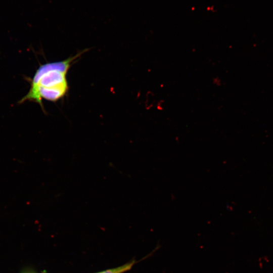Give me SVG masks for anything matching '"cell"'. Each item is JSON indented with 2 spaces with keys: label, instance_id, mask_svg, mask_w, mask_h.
<instances>
[{
  "label": "cell",
  "instance_id": "6da1fadb",
  "mask_svg": "<svg viewBox=\"0 0 273 273\" xmlns=\"http://www.w3.org/2000/svg\"><path fill=\"white\" fill-rule=\"evenodd\" d=\"M81 54L63 61L40 65L31 79L29 92L19 103L27 101L34 102L43 109L42 99L56 102L63 98L69 88L66 78L67 72L72 63Z\"/></svg>",
  "mask_w": 273,
  "mask_h": 273
},
{
  "label": "cell",
  "instance_id": "3957f363",
  "mask_svg": "<svg viewBox=\"0 0 273 273\" xmlns=\"http://www.w3.org/2000/svg\"></svg>",
  "mask_w": 273,
  "mask_h": 273
},
{
  "label": "cell",
  "instance_id": "7a4b0ae2",
  "mask_svg": "<svg viewBox=\"0 0 273 273\" xmlns=\"http://www.w3.org/2000/svg\"><path fill=\"white\" fill-rule=\"evenodd\" d=\"M135 261L132 260L122 265L113 268L106 269L96 273H124L130 270L135 264Z\"/></svg>",
  "mask_w": 273,
  "mask_h": 273
}]
</instances>
